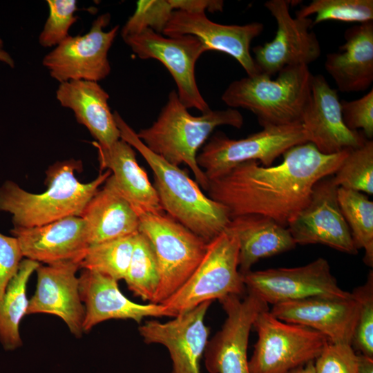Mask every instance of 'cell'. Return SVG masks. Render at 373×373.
<instances>
[{
  "instance_id": "24",
  "label": "cell",
  "mask_w": 373,
  "mask_h": 373,
  "mask_svg": "<svg viewBox=\"0 0 373 373\" xmlns=\"http://www.w3.org/2000/svg\"><path fill=\"white\" fill-rule=\"evenodd\" d=\"M56 97L71 109L77 121L86 127L96 143L108 147L120 139V133L108 105L109 95L96 82L73 80L60 83Z\"/></svg>"
},
{
  "instance_id": "22",
  "label": "cell",
  "mask_w": 373,
  "mask_h": 373,
  "mask_svg": "<svg viewBox=\"0 0 373 373\" xmlns=\"http://www.w3.org/2000/svg\"><path fill=\"white\" fill-rule=\"evenodd\" d=\"M117 280L97 271L84 269L79 278V294L85 305L84 332L111 319H132L140 323L146 317H171L162 304H139L119 290Z\"/></svg>"
},
{
  "instance_id": "35",
  "label": "cell",
  "mask_w": 373,
  "mask_h": 373,
  "mask_svg": "<svg viewBox=\"0 0 373 373\" xmlns=\"http://www.w3.org/2000/svg\"><path fill=\"white\" fill-rule=\"evenodd\" d=\"M174 11L171 0H140L121 30L122 38L151 29L162 34Z\"/></svg>"
},
{
  "instance_id": "30",
  "label": "cell",
  "mask_w": 373,
  "mask_h": 373,
  "mask_svg": "<svg viewBox=\"0 0 373 373\" xmlns=\"http://www.w3.org/2000/svg\"><path fill=\"white\" fill-rule=\"evenodd\" d=\"M124 280L135 296L152 302L160 283V271L152 245L140 231L135 234L131 258Z\"/></svg>"
},
{
  "instance_id": "29",
  "label": "cell",
  "mask_w": 373,
  "mask_h": 373,
  "mask_svg": "<svg viewBox=\"0 0 373 373\" xmlns=\"http://www.w3.org/2000/svg\"><path fill=\"white\" fill-rule=\"evenodd\" d=\"M338 200L355 248L363 249V262L373 266V202L364 193L338 188Z\"/></svg>"
},
{
  "instance_id": "25",
  "label": "cell",
  "mask_w": 373,
  "mask_h": 373,
  "mask_svg": "<svg viewBox=\"0 0 373 373\" xmlns=\"http://www.w3.org/2000/svg\"><path fill=\"white\" fill-rule=\"evenodd\" d=\"M80 217L85 223L88 246L139 232V216L119 192L111 175Z\"/></svg>"
},
{
  "instance_id": "19",
  "label": "cell",
  "mask_w": 373,
  "mask_h": 373,
  "mask_svg": "<svg viewBox=\"0 0 373 373\" xmlns=\"http://www.w3.org/2000/svg\"><path fill=\"white\" fill-rule=\"evenodd\" d=\"M79 262H61L39 265L36 291L29 300L27 314H49L61 318L75 336H82L85 309L76 273Z\"/></svg>"
},
{
  "instance_id": "26",
  "label": "cell",
  "mask_w": 373,
  "mask_h": 373,
  "mask_svg": "<svg viewBox=\"0 0 373 373\" xmlns=\"http://www.w3.org/2000/svg\"><path fill=\"white\" fill-rule=\"evenodd\" d=\"M100 169L111 171L116 186L136 213H160L163 209L154 186L139 165L133 148L119 139L108 147L96 142Z\"/></svg>"
},
{
  "instance_id": "32",
  "label": "cell",
  "mask_w": 373,
  "mask_h": 373,
  "mask_svg": "<svg viewBox=\"0 0 373 373\" xmlns=\"http://www.w3.org/2000/svg\"><path fill=\"white\" fill-rule=\"evenodd\" d=\"M315 15L313 26L325 21L356 22L373 21L372 0H313L296 11V17Z\"/></svg>"
},
{
  "instance_id": "1",
  "label": "cell",
  "mask_w": 373,
  "mask_h": 373,
  "mask_svg": "<svg viewBox=\"0 0 373 373\" xmlns=\"http://www.w3.org/2000/svg\"><path fill=\"white\" fill-rule=\"evenodd\" d=\"M349 151L326 155L310 142L296 145L283 153L280 164L240 163L209 180L205 191L227 209L231 219L260 214L287 227L309 202L314 184L334 175Z\"/></svg>"
},
{
  "instance_id": "13",
  "label": "cell",
  "mask_w": 373,
  "mask_h": 373,
  "mask_svg": "<svg viewBox=\"0 0 373 373\" xmlns=\"http://www.w3.org/2000/svg\"><path fill=\"white\" fill-rule=\"evenodd\" d=\"M289 1L269 0L264 6L274 18L277 29L274 38L252 48L260 72L270 77L285 68L307 66L321 55L316 35L311 30L313 19L292 17Z\"/></svg>"
},
{
  "instance_id": "11",
  "label": "cell",
  "mask_w": 373,
  "mask_h": 373,
  "mask_svg": "<svg viewBox=\"0 0 373 373\" xmlns=\"http://www.w3.org/2000/svg\"><path fill=\"white\" fill-rule=\"evenodd\" d=\"M248 293L272 305L315 296L346 298L328 261L318 258L300 267L249 271L242 275Z\"/></svg>"
},
{
  "instance_id": "16",
  "label": "cell",
  "mask_w": 373,
  "mask_h": 373,
  "mask_svg": "<svg viewBox=\"0 0 373 373\" xmlns=\"http://www.w3.org/2000/svg\"><path fill=\"white\" fill-rule=\"evenodd\" d=\"M211 303L204 302L170 321H146L138 327L146 343L166 347L173 363L172 373H200V361L210 332L204 317Z\"/></svg>"
},
{
  "instance_id": "34",
  "label": "cell",
  "mask_w": 373,
  "mask_h": 373,
  "mask_svg": "<svg viewBox=\"0 0 373 373\" xmlns=\"http://www.w3.org/2000/svg\"><path fill=\"white\" fill-rule=\"evenodd\" d=\"M358 304L357 320L352 340V347L361 354L373 358V272L366 283L351 292Z\"/></svg>"
},
{
  "instance_id": "5",
  "label": "cell",
  "mask_w": 373,
  "mask_h": 373,
  "mask_svg": "<svg viewBox=\"0 0 373 373\" xmlns=\"http://www.w3.org/2000/svg\"><path fill=\"white\" fill-rule=\"evenodd\" d=\"M307 66L287 67L274 79L264 73L233 81L221 99L229 108L252 112L261 126L300 123L311 96Z\"/></svg>"
},
{
  "instance_id": "40",
  "label": "cell",
  "mask_w": 373,
  "mask_h": 373,
  "mask_svg": "<svg viewBox=\"0 0 373 373\" xmlns=\"http://www.w3.org/2000/svg\"><path fill=\"white\" fill-rule=\"evenodd\" d=\"M174 10L189 12H221L224 1L221 0H171Z\"/></svg>"
},
{
  "instance_id": "18",
  "label": "cell",
  "mask_w": 373,
  "mask_h": 373,
  "mask_svg": "<svg viewBox=\"0 0 373 373\" xmlns=\"http://www.w3.org/2000/svg\"><path fill=\"white\" fill-rule=\"evenodd\" d=\"M300 123L307 142L326 155L358 148L367 140L361 131L346 126L338 90L322 75H312L311 96Z\"/></svg>"
},
{
  "instance_id": "17",
  "label": "cell",
  "mask_w": 373,
  "mask_h": 373,
  "mask_svg": "<svg viewBox=\"0 0 373 373\" xmlns=\"http://www.w3.org/2000/svg\"><path fill=\"white\" fill-rule=\"evenodd\" d=\"M264 30L260 22L245 25H224L209 19L204 12L174 10L162 32L167 37L192 35L208 50H217L234 58L247 76L260 73L250 52L251 43Z\"/></svg>"
},
{
  "instance_id": "20",
  "label": "cell",
  "mask_w": 373,
  "mask_h": 373,
  "mask_svg": "<svg viewBox=\"0 0 373 373\" xmlns=\"http://www.w3.org/2000/svg\"><path fill=\"white\" fill-rule=\"evenodd\" d=\"M270 312L282 321L320 332L331 343L351 345L358 304L352 294L346 298L315 296L274 305Z\"/></svg>"
},
{
  "instance_id": "15",
  "label": "cell",
  "mask_w": 373,
  "mask_h": 373,
  "mask_svg": "<svg viewBox=\"0 0 373 373\" xmlns=\"http://www.w3.org/2000/svg\"><path fill=\"white\" fill-rule=\"evenodd\" d=\"M333 175L314 186L307 204L287 228L296 244H321L348 254H356L350 228L338 200Z\"/></svg>"
},
{
  "instance_id": "6",
  "label": "cell",
  "mask_w": 373,
  "mask_h": 373,
  "mask_svg": "<svg viewBox=\"0 0 373 373\" xmlns=\"http://www.w3.org/2000/svg\"><path fill=\"white\" fill-rule=\"evenodd\" d=\"M238 256V238L226 228L207 243L202 260L187 280L161 304L175 317L206 301L241 296L246 287Z\"/></svg>"
},
{
  "instance_id": "36",
  "label": "cell",
  "mask_w": 373,
  "mask_h": 373,
  "mask_svg": "<svg viewBox=\"0 0 373 373\" xmlns=\"http://www.w3.org/2000/svg\"><path fill=\"white\" fill-rule=\"evenodd\" d=\"M48 17L39 37V42L44 48L57 46L68 36L72 25L77 20L75 0H48Z\"/></svg>"
},
{
  "instance_id": "14",
  "label": "cell",
  "mask_w": 373,
  "mask_h": 373,
  "mask_svg": "<svg viewBox=\"0 0 373 373\" xmlns=\"http://www.w3.org/2000/svg\"><path fill=\"white\" fill-rule=\"evenodd\" d=\"M227 317L220 331L209 340L204 356L209 373H250L247 347L254 321L268 305L248 293L240 296L229 295L219 300Z\"/></svg>"
},
{
  "instance_id": "41",
  "label": "cell",
  "mask_w": 373,
  "mask_h": 373,
  "mask_svg": "<svg viewBox=\"0 0 373 373\" xmlns=\"http://www.w3.org/2000/svg\"><path fill=\"white\" fill-rule=\"evenodd\" d=\"M358 373H373V358L358 354Z\"/></svg>"
},
{
  "instance_id": "39",
  "label": "cell",
  "mask_w": 373,
  "mask_h": 373,
  "mask_svg": "<svg viewBox=\"0 0 373 373\" xmlns=\"http://www.w3.org/2000/svg\"><path fill=\"white\" fill-rule=\"evenodd\" d=\"M22 258L17 238L0 233V300L16 274Z\"/></svg>"
},
{
  "instance_id": "12",
  "label": "cell",
  "mask_w": 373,
  "mask_h": 373,
  "mask_svg": "<svg viewBox=\"0 0 373 373\" xmlns=\"http://www.w3.org/2000/svg\"><path fill=\"white\" fill-rule=\"evenodd\" d=\"M109 13L99 15L84 35L68 36L43 59V65L59 83L73 80L99 82L111 73L108 53L119 30L115 26L104 28Z\"/></svg>"
},
{
  "instance_id": "21",
  "label": "cell",
  "mask_w": 373,
  "mask_h": 373,
  "mask_svg": "<svg viewBox=\"0 0 373 373\" xmlns=\"http://www.w3.org/2000/svg\"><path fill=\"white\" fill-rule=\"evenodd\" d=\"M10 232L23 257L39 263L80 264L88 247L85 223L80 216H68L39 227H14Z\"/></svg>"
},
{
  "instance_id": "31",
  "label": "cell",
  "mask_w": 373,
  "mask_h": 373,
  "mask_svg": "<svg viewBox=\"0 0 373 373\" xmlns=\"http://www.w3.org/2000/svg\"><path fill=\"white\" fill-rule=\"evenodd\" d=\"M135 234L88 246L79 268L99 272L117 281L124 279Z\"/></svg>"
},
{
  "instance_id": "7",
  "label": "cell",
  "mask_w": 373,
  "mask_h": 373,
  "mask_svg": "<svg viewBox=\"0 0 373 373\" xmlns=\"http://www.w3.org/2000/svg\"><path fill=\"white\" fill-rule=\"evenodd\" d=\"M138 216L139 231L151 243L160 271L159 285L151 303L161 304L195 270L208 242L164 211Z\"/></svg>"
},
{
  "instance_id": "27",
  "label": "cell",
  "mask_w": 373,
  "mask_h": 373,
  "mask_svg": "<svg viewBox=\"0 0 373 373\" xmlns=\"http://www.w3.org/2000/svg\"><path fill=\"white\" fill-rule=\"evenodd\" d=\"M227 228L238 240L241 275L251 271L259 260L288 251L296 245L287 227L260 214L234 217Z\"/></svg>"
},
{
  "instance_id": "3",
  "label": "cell",
  "mask_w": 373,
  "mask_h": 373,
  "mask_svg": "<svg viewBox=\"0 0 373 373\" xmlns=\"http://www.w3.org/2000/svg\"><path fill=\"white\" fill-rule=\"evenodd\" d=\"M82 169L79 160L58 162L46 171L48 186L41 193H32L6 181L0 187V211L10 213L14 227H39L68 216H80L85 207L111 176L107 170L88 183L75 175Z\"/></svg>"
},
{
  "instance_id": "42",
  "label": "cell",
  "mask_w": 373,
  "mask_h": 373,
  "mask_svg": "<svg viewBox=\"0 0 373 373\" xmlns=\"http://www.w3.org/2000/svg\"><path fill=\"white\" fill-rule=\"evenodd\" d=\"M0 61L5 63L11 68L15 67V61L12 57L3 49V41L0 38Z\"/></svg>"
},
{
  "instance_id": "23",
  "label": "cell",
  "mask_w": 373,
  "mask_h": 373,
  "mask_svg": "<svg viewBox=\"0 0 373 373\" xmlns=\"http://www.w3.org/2000/svg\"><path fill=\"white\" fill-rule=\"evenodd\" d=\"M344 38L338 51L326 55L325 70L341 92L366 90L373 82V21L347 28Z\"/></svg>"
},
{
  "instance_id": "38",
  "label": "cell",
  "mask_w": 373,
  "mask_h": 373,
  "mask_svg": "<svg viewBox=\"0 0 373 373\" xmlns=\"http://www.w3.org/2000/svg\"><path fill=\"white\" fill-rule=\"evenodd\" d=\"M343 122L352 131L361 132L367 140L373 137V90L370 89L361 98L341 101Z\"/></svg>"
},
{
  "instance_id": "28",
  "label": "cell",
  "mask_w": 373,
  "mask_h": 373,
  "mask_svg": "<svg viewBox=\"0 0 373 373\" xmlns=\"http://www.w3.org/2000/svg\"><path fill=\"white\" fill-rule=\"evenodd\" d=\"M39 265L30 259L22 260L0 300V341L6 350H14L21 345L19 325L27 314L29 304L27 283Z\"/></svg>"
},
{
  "instance_id": "9",
  "label": "cell",
  "mask_w": 373,
  "mask_h": 373,
  "mask_svg": "<svg viewBox=\"0 0 373 373\" xmlns=\"http://www.w3.org/2000/svg\"><path fill=\"white\" fill-rule=\"evenodd\" d=\"M306 142L301 123L263 127L260 131L240 140L216 132L198 153L196 160L209 180L247 161L270 166L288 149Z\"/></svg>"
},
{
  "instance_id": "43",
  "label": "cell",
  "mask_w": 373,
  "mask_h": 373,
  "mask_svg": "<svg viewBox=\"0 0 373 373\" xmlns=\"http://www.w3.org/2000/svg\"><path fill=\"white\" fill-rule=\"evenodd\" d=\"M288 373H316L314 361H310L302 366L292 370Z\"/></svg>"
},
{
  "instance_id": "2",
  "label": "cell",
  "mask_w": 373,
  "mask_h": 373,
  "mask_svg": "<svg viewBox=\"0 0 373 373\" xmlns=\"http://www.w3.org/2000/svg\"><path fill=\"white\" fill-rule=\"evenodd\" d=\"M113 115L120 138L135 149L151 169L163 211L207 242L222 233L231 220L227 209L206 195L185 170L149 150L117 111Z\"/></svg>"
},
{
  "instance_id": "33",
  "label": "cell",
  "mask_w": 373,
  "mask_h": 373,
  "mask_svg": "<svg viewBox=\"0 0 373 373\" xmlns=\"http://www.w3.org/2000/svg\"><path fill=\"white\" fill-rule=\"evenodd\" d=\"M338 187L373 194V141L351 149L333 175Z\"/></svg>"
},
{
  "instance_id": "37",
  "label": "cell",
  "mask_w": 373,
  "mask_h": 373,
  "mask_svg": "<svg viewBox=\"0 0 373 373\" xmlns=\"http://www.w3.org/2000/svg\"><path fill=\"white\" fill-rule=\"evenodd\" d=\"M314 363L316 373H358V354L349 344L328 343Z\"/></svg>"
},
{
  "instance_id": "4",
  "label": "cell",
  "mask_w": 373,
  "mask_h": 373,
  "mask_svg": "<svg viewBox=\"0 0 373 373\" xmlns=\"http://www.w3.org/2000/svg\"><path fill=\"white\" fill-rule=\"evenodd\" d=\"M243 124L240 112L231 108L193 116L181 103L177 91L171 90L157 119L136 133L149 150L169 163L187 165L196 182L206 191L209 180L196 160L199 149L216 127L240 128Z\"/></svg>"
},
{
  "instance_id": "10",
  "label": "cell",
  "mask_w": 373,
  "mask_h": 373,
  "mask_svg": "<svg viewBox=\"0 0 373 373\" xmlns=\"http://www.w3.org/2000/svg\"><path fill=\"white\" fill-rule=\"evenodd\" d=\"M123 39L139 58L157 59L166 68L176 84L178 98L187 109L195 108L202 113L211 110L195 77V63L207 51L198 38L167 37L148 28Z\"/></svg>"
},
{
  "instance_id": "8",
  "label": "cell",
  "mask_w": 373,
  "mask_h": 373,
  "mask_svg": "<svg viewBox=\"0 0 373 373\" xmlns=\"http://www.w3.org/2000/svg\"><path fill=\"white\" fill-rule=\"evenodd\" d=\"M267 309L256 316L258 334L249 360L250 373H288L321 354L328 339L309 327L282 321Z\"/></svg>"
}]
</instances>
